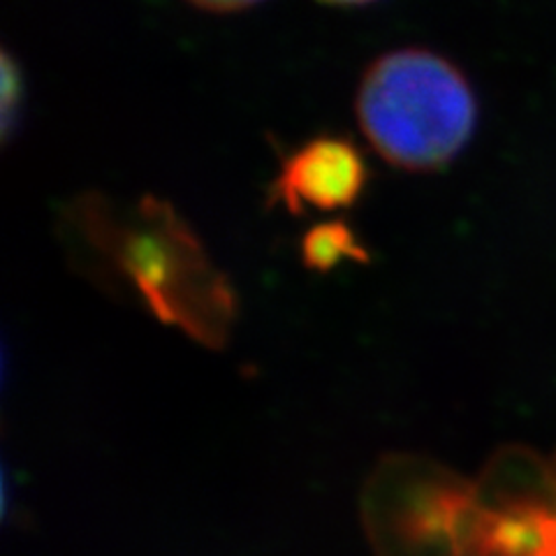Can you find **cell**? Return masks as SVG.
<instances>
[{"label": "cell", "instance_id": "1", "mask_svg": "<svg viewBox=\"0 0 556 556\" xmlns=\"http://www.w3.org/2000/svg\"><path fill=\"white\" fill-rule=\"evenodd\" d=\"M65 223L98 278L128 290L155 318L198 343H228L235 292L167 202L149 195L118 204L91 193L73 204Z\"/></svg>", "mask_w": 556, "mask_h": 556}, {"label": "cell", "instance_id": "2", "mask_svg": "<svg viewBox=\"0 0 556 556\" xmlns=\"http://www.w3.org/2000/svg\"><path fill=\"white\" fill-rule=\"evenodd\" d=\"M355 104L371 147L410 172L447 165L476 130L471 86L447 59L427 49H399L374 61Z\"/></svg>", "mask_w": 556, "mask_h": 556}, {"label": "cell", "instance_id": "3", "mask_svg": "<svg viewBox=\"0 0 556 556\" xmlns=\"http://www.w3.org/2000/svg\"><path fill=\"white\" fill-rule=\"evenodd\" d=\"M476 508L466 484L417 457H390L364 494V525L380 556H457Z\"/></svg>", "mask_w": 556, "mask_h": 556}, {"label": "cell", "instance_id": "4", "mask_svg": "<svg viewBox=\"0 0 556 556\" xmlns=\"http://www.w3.org/2000/svg\"><path fill=\"white\" fill-rule=\"evenodd\" d=\"M369 177V165L351 139L320 135L283 161L271 184V202L294 216L339 212L359 200Z\"/></svg>", "mask_w": 556, "mask_h": 556}, {"label": "cell", "instance_id": "5", "mask_svg": "<svg viewBox=\"0 0 556 556\" xmlns=\"http://www.w3.org/2000/svg\"><path fill=\"white\" fill-rule=\"evenodd\" d=\"M302 257L308 269L329 271L339 267L343 260L369 263V251L362 247L353 228L343 220L313 225L302 241Z\"/></svg>", "mask_w": 556, "mask_h": 556}, {"label": "cell", "instance_id": "6", "mask_svg": "<svg viewBox=\"0 0 556 556\" xmlns=\"http://www.w3.org/2000/svg\"><path fill=\"white\" fill-rule=\"evenodd\" d=\"M22 98H24V86H22V73L20 67L14 65L10 54H3V137L10 142V137L16 132L22 116Z\"/></svg>", "mask_w": 556, "mask_h": 556}, {"label": "cell", "instance_id": "7", "mask_svg": "<svg viewBox=\"0 0 556 556\" xmlns=\"http://www.w3.org/2000/svg\"><path fill=\"white\" fill-rule=\"evenodd\" d=\"M188 3L206 12H239L260 3V0H188Z\"/></svg>", "mask_w": 556, "mask_h": 556}, {"label": "cell", "instance_id": "8", "mask_svg": "<svg viewBox=\"0 0 556 556\" xmlns=\"http://www.w3.org/2000/svg\"><path fill=\"white\" fill-rule=\"evenodd\" d=\"M323 3H329V5H367V3H374V0H323Z\"/></svg>", "mask_w": 556, "mask_h": 556}]
</instances>
